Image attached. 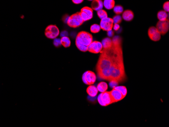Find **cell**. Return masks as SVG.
<instances>
[{
  "mask_svg": "<svg viewBox=\"0 0 169 127\" xmlns=\"http://www.w3.org/2000/svg\"><path fill=\"white\" fill-rule=\"evenodd\" d=\"M98 90L100 92L103 93L107 91L108 89V85L107 83L104 82H100L99 84H98L97 87Z\"/></svg>",
  "mask_w": 169,
  "mask_h": 127,
  "instance_id": "e0dca14e",
  "label": "cell"
},
{
  "mask_svg": "<svg viewBox=\"0 0 169 127\" xmlns=\"http://www.w3.org/2000/svg\"><path fill=\"white\" fill-rule=\"evenodd\" d=\"M82 80L85 84L91 85L94 84L97 80V77L94 72L91 71H86L82 77Z\"/></svg>",
  "mask_w": 169,
  "mask_h": 127,
  "instance_id": "5b68a950",
  "label": "cell"
},
{
  "mask_svg": "<svg viewBox=\"0 0 169 127\" xmlns=\"http://www.w3.org/2000/svg\"><path fill=\"white\" fill-rule=\"evenodd\" d=\"M100 26L101 29L104 31H109L112 30L113 26V21L112 18L107 17L101 19Z\"/></svg>",
  "mask_w": 169,
  "mask_h": 127,
  "instance_id": "52a82bcc",
  "label": "cell"
},
{
  "mask_svg": "<svg viewBox=\"0 0 169 127\" xmlns=\"http://www.w3.org/2000/svg\"><path fill=\"white\" fill-rule=\"evenodd\" d=\"M102 49L103 46L101 42L97 41H93V42L88 47V51L94 54L100 53Z\"/></svg>",
  "mask_w": 169,
  "mask_h": 127,
  "instance_id": "8992f818",
  "label": "cell"
},
{
  "mask_svg": "<svg viewBox=\"0 0 169 127\" xmlns=\"http://www.w3.org/2000/svg\"><path fill=\"white\" fill-rule=\"evenodd\" d=\"M156 28L160 33V35H165L169 30V19L166 21H159L157 23Z\"/></svg>",
  "mask_w": 169,
  "mask_h": 127,
  "instance_id": "ba28073f",
  "label": "cell"
},
{
  "mask_svg": "<svg viewBox=\"0 0 169 127\" xmlns=\"http://www.w3.org/2000/svg\"><path fill=\"white\" fill-rule=\"evenodd\" d=\"M134 14L132 11L130 10H125L123 11L122 14V18L126 21H131L134 19Z\"/></svg>",
  "mask_w": 169,
  "mask_h": 127,
  "instance_id": "7c38bea8",
  "label": "cell"
},
{
  "mask_svg": "<svg viewBox=\"0 0 169 127\" xmlns=\"http://www.w3.org/2000/svg\"><path fill=\"white\" fill-rule=\"evenodd\" d=\"M118 85H119V83L117 82V81H110V87H111L112 89L118 86Z\"/></svg>",
  "mask_w": 169,
  "mask_h": 127,
  "instance_id": "4316f807",
  "label": "cell"
},
{
  "mask_svg": "<svg viewBox=\"0 0 169 127\" xmlns=\"http://www.w3.org/2000/svg\"><path fill=\"white\" fill-rule=\"evenodd\" d=\"M101 1H102V0H101Z\"/></svg>",
  "mask_w": 169,
  "mask_h": 127,
  "instance_id": "836d02e7",
  "label": "cell"
},
{
  "mask_svg": "<svg viewBox=\"0 0 169 127\" xmlns=\"http://www.w3.org/2000/svg\"><path fill=\"white\" fill-rule=\"evenodd\" d=\"M101 43L103 46V48H107L112 45V40L110 38H103Z\"/></svg>",
  "mask_w": 169,
  "mask_h": 127,
  "instance_id": "ffe728a7",
  "label": "cell"
},
{
  "mask_svg": "<svg viewBox=\"0 0 169 127\" xmlns=\"http://www.w3.org/2000/svg\"><path fill=\"white\" fill-rule=\"evenodd\" d=\"M113 23L114 24H120L122 21V18L120 15H117L113 16Z\"/></svg>",
  "mask_w": 169,
  "mask_h": 127,
  "instance_id": "d4e9b609",
  "label": "cell"
},
{
  "mask_svg": "<svg viewBox=\"0 0 169 127\" xmlns=\"http://www.w3.org/2000/svg\"><path fill=\"white\" fill-rule=\"evenodd\" d=\"M67 35H68V33H67V31H62V32H61L60 36H61V37H65V36H67Z\"/></svg>",
  "mask_w": 169,
  "mask_h": 127,
  "instance_id": "1f68e13d",
  "label": "cell"
},
{
  "mask_svg": "<svg viewBox=\"0 0 169 127\" xmlns=\"http://www.w3.org/2000/svg\"><path fill=\"white\" fill-rule=\"evenodd\" d=\"M98 96L102 101V106H107L113 103L110 92L105 91L104 92L101 93Z\"/></svg>",
  "mask_w": 169,
  "mask_h": 127,
  "instance_id": "30bf717a",
  "label": "cell"
},
{
  "mask_svg": "<svg viewBox=\"0 0 169 127\" xmlns=\"http://www.w3.org/2000/svg\"><path fill=\"white\" fill-rule=\"evenodd\" d=\"M157 17L160 21H166L168 19V14L165 11L160 10L157 13Z\"/></svg>",
  "mask_w": 169,
  "mask_h": 127,
  "instance_id": "2e32d148",
  "label": "cell"
},
{
  "mask_svg": "<svg viewBox=\"0 0 169 127\" xmlns=\"http://www.w3.org/2000/svg\"><path fill=\"white\" fill-rule=\"evenodd\" d=\"M101 30V28L100 25L97 24H94L91 25L90 27V30L92 33H98Z\"/></svg>",
  "mask_w": 169,
  "mask_h": 127,
  "instance_id": "603a6c76",
  "label": "cell"
},
{
  "mask_svg": "<svg viewBox=\"0 0 169 127\" xmlns=\"http://www.w3.org/2000/svg\"><path fill=\"white\" fill-rule=\"evenodd\" d=\"M88 1H92L93 0H88Z\"/></svg>",
  "mask_w": 169,
  "mask_h": 127,
  "instance_id": "d6a6232c",
  "label": "cell"
},
{
  "mask_svg": "<svg viewBox=\"0 0 169 127\" xmlns=\"http://www.w3.org/2000/svg\"><path fill=\"white\" fill-rule=\"evenodd\" d=\"M169 1L165 2V3L164 4V5H163V9H164V11H166V12H169Z\"/></svg>",
  "mask_w": 169,
  "mask_h": 127,
  "instance_id": "83f0119b",
  "label": "cell"
},
{
  "mask_svg": "<svg viewBox=\"0 0 169 127\" xmlns=\"http://www.w3.org/2000/svg\"><path fill=\"white\" fill-rule=\"evenodd\" d=\"M93 42V36L88 32L82 31L77 35L75 38V45L82 52L88 51V47Z\"/></svg>",
  "mask_w": 169,
  "mask_h": 127,
  "instance_id": "7a4b0ae2",
  "label": "cell"
},
{
  "mask_svg": "<svg viewBox=\"0 0 169 127\" xmlns=\"http://www.w3.org/2000/svg\"><path fill=\"white\" fill-rule=\"evenodd\" d=\"M59 33V30L55 25H49L46 28L45 31L46 37L50 39L57 38Z\"/></svg>",
  "mask_w": 169,
  "mask_h": 127,
  "instance_id": "277c9868",
  "label": "cell"
},
{
  "mask_svg": "<svg viewBox=\"0 0 169 127\" xmlns=\"http://www.w3.org/2000/svg\"><path fill=\"white\" fill-rule=\"evenodd\" d=\"M110 93L113 103L117 102L124 99V96H123L121 92L115 88H113L110 92Z\"/></svg>",
  "mask_w": 169,
  "mask_h": 127,
  "instance_id": "8fae6325",
  "label": "cell"
},
{
  "mask_svg": "<svg viewBox=\"0 0 169 127\" xmlns=\"http://www.w3.org/2000/svg\"><path fill=\"white\" fill-rule=\"evenodd\" d=\"M113 12L115 13L117 15H120L122 14L124 11V8L122 6L120 5H117L115 6V7L113 8Z\"/></svg>",
  "mask_w": 169,
  "mask_h": 127,
  "instance_id": "44dd1931",
  "label": "cell"
},
{
  "mask_svg": "<svg viewBox=\"0 0 169 127\" xmlns=\"http://www.w3.org/2000/svg\"><path fill=\"white\" fill-rule=\"evenodd\" d=\"M84 22L80 12H77L69 16L66 23L71 28H77L80 26Z\"/></svg>",
  "mask_w": 169,
  "mask_h": 127,
  "instance_id": "3957f363",
  "label": "cell"
},
{
  "mask_svg": "<svg viewBox=\"0 0 169 127\" xmlns=\"http://www.w3.org/2000/svg\"><path fill=\"white\" fill-rule=\"evenodd\" d=\"M103 6L107 10H112L115 6V0H104Z\"/></svg>",
  "mask_w": 169,
  "mask_h": 127,
  "instance_id": "9a60e30c",
  "label": "cell"
},
{
  "mask_svg": "<svg viewBox=\"0 0 169 127\" xmlns=\"http://www.w3.org/2000/svg\"><path fill=\"white\" fill-rule=\"evenodd\" d=\"M120 28V26L119 24H115L113 25V30H115V31H118V30Z\"/></svg>",
  "mask_w": 169,
  "mask_h": 127,
  "instance_id": "f546056e",
  "label": "cell"
},
{
  "mask_svg": "<svg viewBox=\"0 0 169 127\" xmlns=\"http://www.w3.org/2000/svg\"><path fill=\"white\" fill-rule=\"evenodd\" d=\"M115 89H117L118 90H119L120 92L122 94L123 96H124V98L125 97V96L127 95V90L126 87H125V86H118L115 88Z\"/></svg>",
  "mask_w": 169,
  "mask_h": 127,
  "instance_id": "7402d4cb",
  "label": "cell"
},
{
  "mask_svg": "<svg viewBox=\"0 0 169 127\" xmlns=\"http://www.w3.org/2000/svg\"><path fill=\"white\" fill-rule=\"evenodd\" d=\"M72 2L73 3L76 5H78L82 3V2L84 1V0H72Z\"/></svg>",
  "mask_w": 169,
  "mask_h": 127,
  "instance_id": "f1b7e54d",
  "label": "cell"
},
{
  "mask_svg": "<svg viewBox=\"0 0 169 127\" xmlns=\"http://www.w3.org/2000/svg\"><path fill=\"white\" fill-rule=\"evenodd\" d=\"M61 45H62L65 48H68L70 46L71 42L70 40V38L67 36L61 37L60 39Z\"/></svg>",
  "mask_w": 169,
  "mask_h": 127,
  "instance_id": "ac0fdd59",
  "label": "cell"
},
{
  "mask_svg": "<svg viewBox=\"0 0 169 127\" xmlns=\"http://www.w3.org/2000/svg\"><path fill=\"white\" fill-rule=\"evenodd\" d=\"M81 12L85 13L86 14L88 15L91 18H92L93 17V10L90 7H83L81 10Z\"/></svg>",
  "mask_w": 169,
  "mask_h": 127,
  "instance_id": "d6986e66",
  "label": "cell"
},
{
  "mask_svg": "<svg viewBox=\"0 0 169 127\" xmlns=\"http://www.w3.org/2000/svg\"><path fill=\"white\" fill-rule=\"evenodd\" d=\"M54 45L56 47H59L61 46V42L60 38H55L53 42Z\"/></svg>",
  "mask_w": 169,
  "mask_h": 127,
  "instance_id": "484cf974",
  "label": "cell"
},
{
  "mask_svg": "<svg viewBox=\"0 0 169 127\" xmlns=\"http://www.w3.org/2000/svg\"><path fill=\"white\" fill-rule=\"evenodd\" d=\"M87 92L89 96L91 97H95L97 96L98 93V90L96 86L91 85H89V87H88L87 89Z\"/></svg>",
  "mask_w": 169,
  "mask_h": 127,
  "instance_id": "5bb4252c",
  "label": "cell"
},
{
  "mask_svg": "<svg viewBox=\"0 0 169 127\" xmlns=\"http://www.w3.org/2000/svg\"><path fill=\"white\" fill-rule=\"evenodd\" d=\"M107 36H108V37H112L113 36H114V32H113L112 30H109V31H107Z\"/></svg>",
  "mask_w": 169,
  "mask_h": 127,
  "instance_id": "4dcf8cb0",
  "label": "cell"
},
{
  "mask_svg": "<svg viewBox=\"0 0 169 127\" xmlns=\"http://www.w3.org/2000/svg\"><path fill=\"white\" fill-rule=\"evenodd\" d=\"M122 38L115 36L110 46L103 48L96 65V71L100 79L107 81L123 82L126 78L124 67Z\"/></svg>",
  "mask_w": 169,
  "mask_h": 127,
  "instance_id": "6da1fadb",
  "label": "cell"
},
{
  "mask_svg": "<svg viewBox=\"0 0 169 127\" xmlns=\"http://www.w3.org/2000/svg\"><path fill=\"white\" fill-rule=\"evenodd\" d=\"M97 14L98 16L99 17L100 19H103V18L108 17L107 12L104 10H103V9H101L100 10L97 11Z\"/></svg>",
  "mask_w": 169,
  "mask_h": 127,
  "instance_id": "cb8c5ba5",
  "label": "cell"
},
{
  "mask_svg": "<svg viewBox=\"0 0 169 127\" xmlns=\"http://www.w3.org/2000/svg\"><path fill=\"white\" fill-rule=\"evenodd\" d=\"M148 35L149 38L153 41L157 42L160 40L161 35L154 26H152L148 29Z\"/></svg>",
  "mask_w": 169,
  "mask_h": 127,
  "instance_id": "9c48e42d",
  "label": "cell"
},
{
  "mask_svg": "<svg viewBox=\"0 0 169 127\" xmlns=\"http://www.w3.org/2000/svg\"><path fill=\"white\" fill-rule=\"evenodd\" d=\"M103 7V3L101 0H93L91 3V8L94 10H100L102 9Z\"/></svg>",
  "mask_w": 169,
  "mask_h": 127,
  "instance_id": "4fadbf2b",
  "label": "cell"
}]
</instances>
